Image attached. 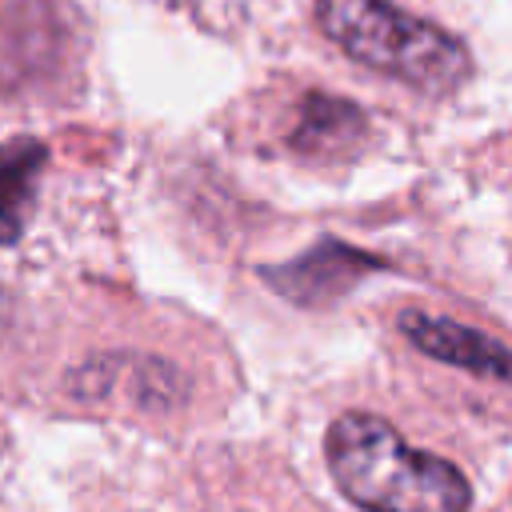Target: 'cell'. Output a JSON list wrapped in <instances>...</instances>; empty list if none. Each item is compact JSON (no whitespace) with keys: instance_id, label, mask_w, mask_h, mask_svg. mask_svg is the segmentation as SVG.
Returning a JSON list of instances; mask_svg holds the SVG:
<instances>
[{"instance_id":"6da1fadb","label":"cell","mask_w":512,"mask_h":512,"mask_svg":"<svg viewBox=\"0 0 512 512\" xmlns=\"http://www.w3.org/2000/svg\"><path fill=\"white\" fill-rule=\"evenodd\" d=\"M324 452L332 480L364 512H468L472 504V488L456 464L408 448L372 412L336 416Z\"/></svg>"},{"instance_id":"7a4b0ae2","label":"cell","mask_w":512,"mask_h":512,"mask_svg":"<svg viewBox=\"0 0 512 512\" xmlns=\"http://www.w3.org/2000/svg\"><path fill=\"white\" fill-rule=\"evenodd\" d=\"M316 24L356 64L428 96H452L472 72L464 40L388 0H316Z\"/></svg>"},{"instance_id":"3957f363","label":"cell","mask_w":512,"mask_h":512,"mask_svg":"<svg viewBox=\"0 0 512 512\" xmlns=\"http://www.w3.org/2000/svg\"><path fill=\"white\" fill-rule=\"evenodd\" d=\"M400 332L432 360L456 364L488 380H508V348L460 320H444L428 312H400Z\"/></svg>"},{"instance_id":"277c9868","label":"cell","mask_w":512,"mask_h":512,"mask_svg":"<svg viewBox=\"0 0 512 512\" xmlns=\"http://www.w3.org/2000/svg\"><path fill=\"white\" fill-rule=\"evenodd\" d=\"M380 268V260H372L368 252H356V248H344V244H332L324 240L320 248L304 252L296 264L288 268H268L264 276L284 292V296H296L304 304H320L328 300L332 292H344L348 284H356L360 272H372Z\"/></svg>"},{"instance_id":"5b68a950","label":"cell","mask_w":512,"mask_h":512,"mask_svg":"<svg viewBox=\"0 0 512 512\" xmlns=\"http://www.w3.org/2000/svg\"><path fill=\"white\" fill-rule=\"evenodd\" d=\"M48 160V148L32 136L0 144V244H16L28 212L36 204V176Z\"/></svg>"},{"instance_id":"8992f818","label":"cell","mask_w":512,"mask_h":512,"mask_svg":"<svg viewBox=\"0 0 512 512\" xmlns=\"http://www.w3.org/2000/svg\"><path fill=\"white\" fill-rule=\"evenodd\" d=\"M364 128L360 108L328 96V92H308L300 108V124L292 132V148L300 152H332L336 144H348Z\"/></svg>"}]
</instances>
